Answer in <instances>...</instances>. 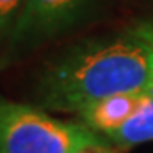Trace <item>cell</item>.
I'll return each mask as SVG.
<instances>
[{"instance_id": "1", "label": "cell", "mask_w": 153, "mask_h": 153, "mask_svg": "<svg viewBox=\"0 0 153 153\" xmlns=\"http://www.w3.org/2000/svg\"><path fill=\"white\" fill-rule=\"evenodd\" d=\"M153 49L123 33L73 44L43 70L39 105L78 114L87 105L117 94H152Z\"/></svg>"}, {"instance_id": "5", "label": "cell", "mask_w": 153, "mask_h": 153, "mask_svg": "<svg viewBox=\"0 0 153 153\" xmlns=\"http://www.w3.org/2000/svg\"><path fill=\"white\" fill-rule=\"evenodd\" d=\"M102 136H105L114 146L121 150L153 141V94L131 119L126 121L119 128L107 131Z\"/></svg>"}, {"instance_id": "9", "label": "cell", "mask_w": 153, "mask_h": 153, "mask_svg": "<svg viewBox=\"0 0 153 153\" xmlns=\"http://www.w3.org/2000/svg\"><path fill=\"white\" fill-rule=\"evenodd\" d=\"M152 94H153V88H152Z\"/></svg>"}, {"instance_id": "3", "label": "cell", "mask_w": 153, "mask_h": 153, "mask_svg": "<svg viewBox=\"0 0 153 153\" xmlns=\"http://www.w3.org/2000/svg\"><path fill=\"white\" fill-rule=\"evenodd\" d=\"M94 0H26L10 31V48H31L70 29Z\"/></svg>"}, {"instance_id": "4", "label": "cell", "mask_w": 153, "mask_h": 153, "mask_svg": "<svg viewBox=\"0 0 153 153\" xmlns=\"http://www.w3.org/2000/svg\"><path fill=\"white\" fill-rule=\"evenodd\" d=\"M152 94H117L111 97L100 99L97 102L87 105L78 112V119L82 124L90 128L99 134H105L111 129H116L129 121L143 105L146 104Z\"/></svg>"}, {"instance_id": "2", "label": "cell", "mask_w": 153, "mask_h": 153, "mask_svg": "<svg viewBox=\"0 0 153 153\" xmlns=\"http://www.w3.org/2000/svg\"><path fill=\"white\" fill-rule=\"evenodd\" d=\"M109 140L82 123H68L43 109L0 100V153H76Z\"/></svg>"}, {"instance_id": "7", "label": "cell", "mask_w": 153, "mask_h": 153, "mask_svg": "<svg viewBox=\"0 0 153 153\" xmlns=\"http://www.w3.org/2000/svg\"><path fill=\"white\" fill-rule=\"evenodd\" d=\"M126 33H129L131 36L141 39L143 43H146L153 49V16L134 22L131 27L126 29Z\"/></svg>"}, {"instance_id": "8", "label": "cell", "mask_w": 153, "mask_h": 153, "mask_svg": "<svg viewBox=\"0 0 153 153\" xmlns=\"http://www.w3.org/2000/svg\"><path fill=\"white\" fill-rule=\"evenodd\" d=\"M124 150L114 146L112 143H104V145H95V146H88V148H83L80 152L76 153H123Z\"/></svg>"}, {"instance_id": "6", "label": "cell", "mask_w": 153, "mask_h": 153, "mask_svg": "<svg viewBox=\"0 0 153 153\" xmlns=\"http://www.w3.org/2000/svg\"><path fill=\"white\" fill-rule=\"evenodd\" d=\"M26 0H0V34H10Z\"/></svg>"}]
</instances>
